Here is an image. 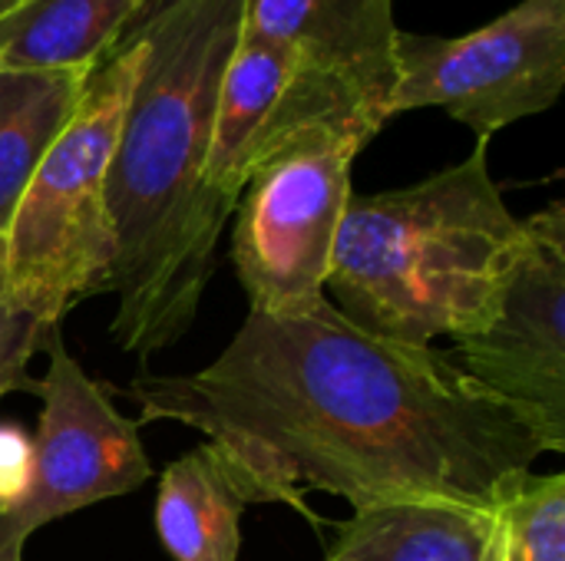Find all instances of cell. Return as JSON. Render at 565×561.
<instances>
[{"label":"cell","instance_id":"cell-14","mask_svg":"<svg viewBox=\"0 0 565 561\" xmlns=\"http://www.w3.org/2000/svg\"><path fill=\"white\" fill-rule=\"evenodd\" d=\"M93 69H0V238L36 165L70 126Z\"/></svg>","mask_w":565,"mask_h":561},{"label":"cell","instance_id":"cell-12","mask_svg":"<svg viewBox=\"0 0 565 561\" xmlns=\"http://www.w3.org/2000/svg\"><path fill=\"white\" fill-rule=\"evenodd\" d=\"M324 561H497V513L457 503L358 509Z\"/></svg>","mask_w":565,"mask_h":561},{"label":"cell","instance_id":"cell-5","mask_svg":"<svg viewBox=\"0 0 565 561\" xmlns=\"http://www.w3.org/2000/svg\"><path fill=\"white\" fill-rule=\"evenodd\" d=\"M374 136L364 122H318L252 169L232 212V265L248 311L285 314L324 298L334 241L354 195L351 165Z\"/></svg>","mask_w":565,"mask_h":561},{"label":"cell","instance_id":"cell-18","mask_svg":"<svg viewBox=\"0 0 565 561\" xmlns=\"http://www.w3.org/2000/svg\"><path fill=\"white\" fill-rule=\"evenodd\" d=\"M23 3H30V0H0V23H3L13 10H20Z\"/></svg>","mask_w":565,"mask_h":561},{"label":"cell","instance_id":"cell-15","mask_svg":"<svg viewBox=\"0 0 565 561\" xmlns=\"http://www.w3.org/2000/svg\"><path fill=\"white\" fill-rule=\"evenodd\" d=\"M497 561H565V476H526L497 509Z\"/></svg>","mask_w":565,"mask_h":561},{"label":"cell","instance_id":"cell-6","mask_svg":"<svg viewBox=\"0 0 565 561\" xmlns=\"http://www.w3.org/2000/svg\"><path fill=\"white\" fill-rule=\"evenodd\" d=\"M565 86V0H523L463 36L404 33L391 119L440 106L477 142L546 112Z\"/></svg>","mask_w":565,"mask_h":561},{"label":"cell","instance_id":"cell-19","mask_svg":"<svg viewBox=\"0 0 565 561\" xmlns=\"http://www.w3.org/2000/svg\"><path fill=\"white\" fill-rule=\"evenodd\" d=\"M0 258H3V238H0Z\"/></svg>","mask_w":565,"mask_h":561},{"label":"cell","instance_id":"cell-16","mask_svg":"<svg viewBox=\"0 0 565 561\" xmlns=\"http://www.w3.org/2000/svg\"><path fill=\"white\" fill-rule=\"evenodd\" d=\"M53 334H60V324H50L0 294V397L17 390L36 393L40 380L30 377V360Z\"/></svg>","mask_w":565,"mask_h":561},{"label":"cell","instance_id":"cell-3","mask_svg":"<svg viewBox=\"0 0 565 561\" xmlns=\"http://www.w3.org/2000/svg\"><path fill=\"white\" fill-rule=\"evenodd\" d=\"M487 145L414 185L351 195L324 284L348 321L430 347L493 317L523 218L507 208Z\"/></svg>","mask_w":565,"mask_h":561},{"label":"cell","instance_id":"cell-17","mask_svg":"<svg viewBox=\"0 0 565 561\" xmlns=\"http://www.w3.org/2000/svg\"><path fill=\"white\" fill-rule=\"evenodd\" d=\"M33 483V436L17 423H0V516L17 509Z\"/></svg>","mask_w":565,"mask_h":561},{"label":"cell","instance_id":"cell-11","mask_svg":"<svg viewBox=\"0 0 565 561\" xmlns=\"http://www.w3.org/2000/svg\"><path fill=\"white\" fill-rule=\"evenodd\" d=\"M248 506H288L301 513L238 453L205 440L159 476V542L172 561H238Z\"/></svg>","mask_w":565,"mask_h":561},{"label":"cell","instance_id":"cell-8","mask_svg":"<svg viewBox=\"0 0 565 561\" xmlns=\"http://www.w3.org/2000/svg\"><path fill=\"white\" fill-rule=\"evenodd\" d=\"M43 354L33 483L26 499L0 516V561H23L30 536L43 526L129 496L152 476L139 423L116 410L109 390L79 367L60 334L46 341Z\"/></svg>","mask_w":565,"mask_h":561},{"label":"cell","instance_id":"cell-9","mask_svg":"<svg viewBox=\"0 0 565 561\" xmlns=\"http://www.w3.org/2000/svg\"><path fill=\"white\" fill-rule=\"evenodd\" d=\"M318 122H364L374 132L384 129L374 109L295 46L242 30L222 76L205 159L212 222L225 228L252 169L285 139Z\"/></svg>","mask_w":565,"mask_h":561},{"label":"cell","instance_id":"cell-1","mask_svg":"<svg viewBox=\"0 0 565 561\" xmlns=\"http://www.w3.org/2000/svg\"><path fill=\"white\" fill-rule=\"evenodd\" d=\"M139 423L199 430L275 483L308 522L305 493L358 509L457 503L497 513L543 456L523 423L450 354L348 321L328 298L248 311L195 374H139Z\"/></svg>","mask_w":565,"mask_h":561},{"label":"cell","instance_id":"cell-4","mask_svg":"<svg viewBox=\"0 0 565 561\" xmlns=\"http://www.w3.org/2000/svg\"><path fill=\"white\" fill-rule=\"evenodd\" d=\"M136 66L139 40L126 30L93 66L70 126L36 165L3 231L0 294L50 324L86 298L109 294L106 175Z\"/></svg>","mask_w":565,"mask_h":561},{"label":"cell","instance_id":"cell-2","mask_svg":"<svg viewBox=\"0 0 565 561\" xmlns=\"http://www.w3.org/2000/svg\"><path fill=\"white\" fill-rule=\"evenodd\" d=\"M245 0H146L129 33L139 66L106 175L113 341L142 364L195 324L222 228L205 198L218 89Z\"/></svg>","mask_w":565,"mask_h":561},{"label":"cell","instance_id":"cell-7","mask_svg":"<svg viewBox=\"0 0 565 561\" xmlns=\"http://www.w3.org/2000/svg\"><path fill=\"white\" fill-rule=\"evenodd\" d=\"M460 367L490 390L543 453H565V205L523 218L493 317L454 341Z\"/></svg>","mask_w":565,"mask_h":561},{"label":"cell","instance_id":"cell-10","mask_svg":"<svg viewBox=\"0 0 565 561\" xmlns=\"http://www.w3.org/2000/svg\"><path fill=\"white\" fill-rule=\"evenodd\" d=\"M242 30L295 46L391 122L401 40L394 0H245Z\"/></svg>","mask_w":565,"mask_h":561},{"label":"cell","instance_id":"cell-13","mask_svg":"<svg viewBox=\"0 0 565 561\" xmlns=\"http://www.w3.org/2000/svg\"><path fill=\"white\" fill-rule=\"evenodd\" d=\"M146 0H30L0 23V69H93Z\"/></svg>","mask_w":565,"mask_h":561}]
</instances>
